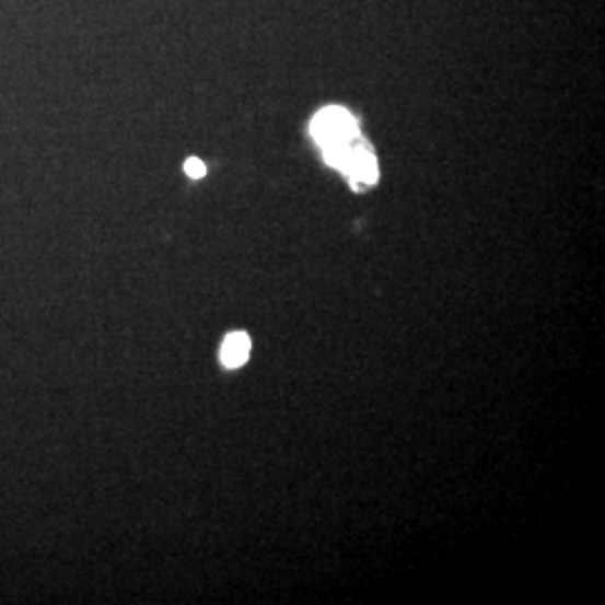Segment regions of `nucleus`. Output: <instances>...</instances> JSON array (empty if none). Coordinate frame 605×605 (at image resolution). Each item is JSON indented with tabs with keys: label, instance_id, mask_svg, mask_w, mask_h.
<instances>
[{
	"label": "nucleus",
	"instance_id": "obj_2",
	"mask_svg": "<svg viewBox=\"0 0 605 605\" xmlns=\"http://www.w3.org/2000/svg\"><path fill=\"white\" fill-rule=\"evenodd\" d=\"M344 173H348V177L354 184V189H365V186L377 182V177H380L377 160H375V155H372V151L365 142L359 144V149L354 151V155Z\"/></svg>",
	"mask_w": 605,
	"mask_h": 605
},
{
	"label": "nucleus",
	"instance_id": "obj_4",
	"mask_svg": "<svg viewBox=\"0 0 605 605\" xmlns=\"http://www.w3.org/2000/svg\"><path fill=\"white\" fill-rule=\"evenodd\" d=\"M184 171H186V175H189V177H194V179H200V177H205V173H207V166L198 160V158H191V160H186V164H184Z\"/></svg>",
	"mask_w": 605,
	"mask_h": 605
},
{
	"label": "nucleus",
	"instance_id": "obj_1",
	"mask_svg": "<svg viewBox=\"0 0 605 605\" xmlns=\"http://www.w3.org/2000/svg\"><path fill=\"white\" fill-rule=\"evenodd\" d=\"M310 130H312V137L316 139L321 149L337 144V142H346V139H352V137L359 135L354 117L344 108L321 110L314 117Z\"/></svg>",
	"mask_w": 605,
	"mask_h": 605
},
{
	"label": "nucleus",
	"instance_id": "obj_3",
	"mask_svg": "<svg viewBox=\"0 0 605 605\" xmlns=\"http://www.w3.org/2000/svg\"><path fill=\"white\" fill-rule=\"evenodd\" d=\"M249 350H252V341L245 333H234V335H229L222 344V363L226 368H238L247 361L249 357Z\"/></svg>",
	"mask_w": 605,
	"mask_h": 605
}]
</instances>
